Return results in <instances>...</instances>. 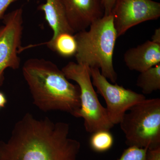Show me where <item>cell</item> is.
Instances as JSON below:
<instances>
[{
  "label": "cell",
  "mask_w": 160,
  "mask_h": 160,
  "mask_svg": "<svg viewBox=\"0 0 160 160\" xmlns=\"http://www.w3.org/2000/svg\"><path fill=\"white\" fill-rule=\"evenodd\" d=\"M69 125L26 113L15 124L7 142L0 141L4 160H78L81 143L69 137Z\"/></svg>",
  "instance_id": "cell-1"
},
{
  "label": "cell",
  "mask_w": 160,
  "mask_h": 160,
  "mask_svg": "<svg viewBox=\"0 0 160 160\" xmlns=\"http://www.w3.org/2000/svg\"><path fill=\"white\" fill-rule=\"evenodd\" d=\"M22 73L33 103L40 110L63 111L77 118L79 87L70 82L56 64L44 59H29L23 65Z\"/></svg>",
  "instance_id": "cell-2"
},
{
  "label": "cell",
  "mask_w": 160,
  "mask_h": 160,
  "mask_svg": "<svg viewBox=\"0 0 160 160\" xmlns=\"http://www.w3.org/2000/svg\"><path fill=\"white\" fill-rule=\"evenodd\" d=\"M78 45L75 55L77 62L98 68L111 82L116 83L118 75L113 64V56L117 33L112 15L104 16L95 21L88 30L74 35Z\"/></svg>",
  "instance_id": "cell-3"
},
{
  "label": "cell",
  "mask_w": 160,
  "mask_h": 160,
  "mask_svg": "<svg viewBox=\"0 0 160 160\" xmlns=\"http://www.w3.org/2000/svg\"><path fill=\"white\" fill-rule=\"evenodd\" d=\"M119 124L128 146H160V99H145L132 106Z\"/></svg>",
  "instance_id": "cell-4"
},
{
  "label": "cell",
  "mask_w": 160,
  "mask_h": 160,
  "mask_svg": "<svg viewBox=\"0 0 160 160\" xmlns=\"http://www.w3.org/2000/svg\"><path fill=\"white\" fill-rule=\"evenodd\" d=\"M68 80L77 83L80 90L81 108L77 118H82L87 132L110 130L114 125L109 120L106 108L100 103L91 81L88 66L69 62L62 69Z\"/></svg>",
  "instance_id": "cell-5"
},
{
  "label": "cell",
  "mask_w": 160,
  "mask_h": 160,
  "mask_svg": "<svg viewBox=\"0 0 160 160\" xmlns=\"http://www.w3.org/2000/svg\"><path fill=\"white\" fill-rule=\"evenodd\" d=\"M89 69L92 85L97 89V93L105 99L107 115L114 126L119 124L131 107L146 99L142 94L109 82L98 68Z\"/></svg>",
  "instance_id": "cell-6"
},
{
  "label": "cell",
  "mask_w": 160,
  "mask_h": 160,
  "mask_svg": "<svg viewBox=\"0 0 160 160\" xmlns=\"http://www.w3.org/2000/svg\"><path fill=\"white\" fill-rule=\"evenodd\" d=\"M0 26V87L5 80L6 69H18L21 65L19 53L22 50L23 9L20 8L5 14Z\"/></svg>",
  "instance_id": "cell-7"
},
{
  "label": "cell",
  "mask_w": 160,
  "mask_h": 160,
  "mask_svg": "<svg viewBox=\"0 0 160 160\" xmlns=\"http://www.w3.org/2000/svg\"><path fill=\"white\" fill-rule=\"evenodd\" d=\"M111 13L119 38L133 26L158 19L160 3L152 0H117Z\"/></svg>",
  "instance_id": "cell-8"
},
{
  "label": "cell",
  "mask_w": 160,
  "mask_h": 160,
  "mask_svg": "<svg viewBox=\"0 0 160 160\" xmlns=\"http://www.w3.org/2000/svg\"><path fill=\"white\" fill-rule=\"evenodd\" d=\"M69 26L75 32L86 30L102 18V0H61Z\"/></svg>",
  "instance_id": "cell-9"
},
{
  "label": "cell",
  "mask_w": 160,
  "mask_h": 160,
  "mask_svg": "<svg viewBox=\"0 0 160 160\" xmlns=\"http://www.w3.org/2000/svg\"><path fill=\"white\" fill-rule=\"evenodd\" d=\"M130 70L142 72L160 63V45L151 41L127 50L124 55Z\"/></svg>",
  "instance_id": "cell-10"
},
{
  "label": "cell",
  "mask_w": 160,
  "mask_h": 160,
  "mask_svg": "<svg viewBox=\"0 0 160 160\" xmlns=\"http://www.w3.org/2000/svg\"><path fill=\"white\" fill-rule=\"evenodd\" d=\"M38 9L44 12L46 21L53 31L50 41L62 32L74 34L68 23L61 0H46V2L40 5Z\"/></svg>",
  "instance_id": "cell-11"
},
{
  "label": "cell",
  "mask_w": 160,
  "mask_h": 160,
  "mask_svg": "<svg viewBox=\"0 0 160 160\" xmlns=\"http://www.w3.org/2000/svg\"><path fill=\"white\" fill-rule=\"evenodd\" d=\"M46 44L50 49L63 57L75 56L77 51V42L74 35L69 32L60 33L54 39L50 40Z\"/></svg>",
  "instance_id": "cell-12"
},
{
  "label": "cell",
  "mask_w": 160,
  "mask_h": 160,
  "mask_svg": "<svg viewBox=\"0 0 160 160\" xmlns=\"http://www.w3.org/2000/svg\"><path fill=\"white\" fill-rule=\"evenodd\" d=\"M137 86L145 94H151L160 89V63L140 72L136 82Z\"/></svg>",
  "instance_id": "cell-13"
},
{
  "label": "cell",
  "mask_w": 160,
  "mask_h": 160,
  "mask_svg": "<svg viewBox=\"0 0 160 160\" xmlns=\"http://www.w3.org/2000/svg\"><path fill=\"white\" fill-rule=\"evenodd\" d=\"M89 143L93 151L101 153L111 149L114 143V138L109 130H99L92 133Z\"/></svg>",
  "instance_id": "cell-14"
},
{
  "label": "cell",
  "mask_w": 160,
  "mask_h": 160,
  "mask_svg": "<svg viewBox=\"0 0 160 160\" xmlns=\"http://www.w3.org/2000/svg\"><path fill=\"white\" fill-rule=\"evenodd\" d=\"M147 149L136 146H129L123 152L117 160H147Z\"/></svg>",
  "instance_id": "cell-15"
},
{
  "label": "cell",
  "mask_w": 160,
  "mask_h": 160,
  "mask_svg": "<svg viewBox=\"0 0 160 160\" xmlns=\"http://www.w3.org/2000/svg\"><path fill=\"white\" fill-rule=\"evenodd\" d=\"M146 158L147 160H160V146L147 149Z\"/></svg>",
  "instance_id": "cell-16"
},
{
  "label": "cell",
  "mask_w": 160,
  "mask_h": 160,
  "mask_svg": "<svg viewBox=\"0 0 160 160\" xmlns=\"http://www.w3.org/2000/svg\"><path fill=\"white\" fill-rule=\"evenodd\" d=\"M117 0H102L104 9V15L111 14Z\"/></svg>",
  "instance_id": "cell-17"
},
{
  "label": "cell",
  "mask_w": 160,
  "mask_h": 160,
  "mask_svg": "<svg viewBox=\"0 0 160 160\" xmlns=\"http://www.w3.org/2000/svg\"><path fill=\"white\" fill-rule=\"evenodd\" d=\"M16 0H0V19H2L9 6Z\"/></svg>",
  "instance_id": "cell-18"
},
{
  "label": "cell",
  "mask_w": 160,
  "mask_h": 160,
  "mask_svg": "<svg viewBox=\"0 0 160 160\" xmlns=\"http://www.w3.org/2000/svg\"><path fill=\"white\" fill-rule=\"evenodd\" d=\"M151 41L155 43L160 45V28L155 30L154 33L151 38Z\"/></svg>",
  "instance_id": "cell-19"
},
{
  "label": "cell",
  "mask_w": 160,
  "mask_h": 160,
  "mask_svg": "<svg viewBox=\"0 0 160 160\" xmlns=\"http://www.w3.org/2000/svg\"><path fill=\"white\" fill-rule=\"evenodd\" d=\"M7 102L6 95L2 92L0 91V109L5 107Z\"/></svg>",
  "instance_id": "cell-20"
},
{
  "label": "cell",
  "mask_w": 160,
  "mask_h": 160,
  "mask_svg": "<svg viewBox=\"0 0 160 160\" xmlns=\"http://www.w3.org/2000/svg\"><path fill=\"white\" fill-rule=\"evenodd\" d=\"M0 160H4L1 159H0Z\"/></svg>",
  "instance_id": "cell-21"
}]
</instances>
